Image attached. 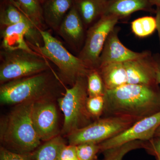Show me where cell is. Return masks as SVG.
<instances>
[{"label":"cell","mask_w":160,"mask_h":160,"mask_svg":"<svg viewBox=\"0 0 160 160\" xmlns=\"http://www.w3.org/2000/svg\"><path fill=\"white\" fill-rule=\"evenodd\" d=\"M156 80L157 83L160 84V62L157 63Z\"/></svg>","instance_id":"cell-31"},{"label":"cell","mask_w":160,"mask_h":160,"mask_svg":"<svg viewBox=\"0 0 160 160\" xmlns=\"http://www.w3.org/2000/svg\"><path fill=\"white\" fill-rule=\"evenodd\" d=\"M144 141H135L103 151L104 157L100 160H123L124 157L132 150L145 148Z\"/></svg>","instance_id":"cell-22"},{"label":"cell","mask_w":160,"mask_h":160,"mask_svg":"<svg viewBox=\"0 0 160 160\" xmlns=\"http://www.w3.org/2000/svg\"><path fill=\"white\" fill-rule=\"evenodd\" d=\"M58 99L64 114L62 133L66 135L90 124V117L86 107L88 98L87 77L81 78Z\"/></svg>","instance_id":"cell-5"},{"label":"cell","mask_w":160,"mask_h":160,"mask_svg":"<svg viewBox=\"0 0 160 160\" xmlns=\"http://www.w3.org/2000/svg\"><path fill=\"white\" fill-rule=\"evenodd\" d=\"M119 20L113 16L103 15L88 29L84 46L78 57L89 69H98L106 40Z\"/></svg>","instance_id":"cell-8"},{"label":"cell","mask_w":160,"mask_h":160,"mask_svg":"<svg viewBox=\"0 0 160 160\" xmlns=\"http://www.w3.org/2000/svg\"><path fill=\"white\" fill-rule=\"evenodd\" d=\"M57 32L72 47L77 48L82 44L84 37V25L74 5L67 12Z\"/></svg>","instance_id":"cell-14"},{"label":"cell","mask_w":160,"mask_h":160,"mask_svg":"<svg viewBox=\"0 0 160 160\" xmlns=\"http://www.w3.org/2000/svg\"><path fill=\"white\" fill-rule=\"evenodd\" d=\"M77 157L76 146L66 145L61 152L60 160H69Z\"/></svg>","instance_id":"cell-28"},{"label":"cell","mask_w":160,"mask_h":160,"mask_svg":"<svg viewBox=\"0 0 160 160\" xmlns=\"http://www.w3.org/2000/svg\"><path fill=\"white\" fill-rule=\"evenodd\" d=\"M160 126V110L154 114L137 121L120 134L99 143L100 152L135 141H149L153 138Z\"/></svg>","instance_id":"cell-9"},{"label":"cell","mask_w":160,"mask_h":160,"mask_svg":"<svg viewBox=\"0 0 160 160\" xmlns=\"http://www.w3.org/2000/svg\"><path fill=\"white\" fill-rule=\"evenodd\" d=\"M51 69L2 84L1 104L16 106L48 97L55 83L53 73L49 72Z\"/></svg>","instance_id":"cell-4"},{"label":"cell","mask_w":160,"mask_h":160,"mask_svg":"<svg viewBox=\"0 0 160 160\" xmlns=\"http://www.w3.org/2000/svg\"><path fill=\"white\" fill-rule=\"evenodd\" d=\"M148 56V52H135L126 48L120 41L118 31L114 28L106 40L100 57L98 68L108 63H124Z\"/></svg>","instance_id":"cell-12"},{"label":"cell","mask_w":160,"mask_h":160,"mask_svg":"<svg viewBox=\"0 0 160 160\" xmlns=\"http://www.w3.org/2000/svg\"><path fill=\"white\" fill-rule=\"evenodd\" d=\"M34 102L16 105L1 120L0 138L4 148L27 156L41 145L32 119Z\"/></svg>","instance_id":"cell-2"},{"label":"cell","mask_w":160,"mask_h":160,"mask_svg":"<svg viewBox=\"0 0 160 160\" xmlns=\"http://www.w3.org/2000/svg\"><path fill=\"white\" fill-rule=\"evenodd\" d=\"M151 5L160 8V0H149Z\"/></svg>","instance_id":"cell-32"},{"label":"cell","mask_w":160,"mask_h":160,"mask_svg":"<svg viewBox=\"0 0 160 160\" xmlns=\"http://www.w3.org/2000/svg\"><path fill=\"white\" fill-rule=\"evenodd\" d=\"M149 0H106L103 15H110L119 18L127 17L140 10L152 11Z\"/></svg>","instance_id":"cell-15"},{"label":"cell","mask_w":160,"mask_h":160,"mask_svg":"<svg viewBox=\"0 0 160 160\" xmlns=\"http://www.w3.org/2000/svg\"><path fill=\"white\" fill-rule=\"evenodd\" d=\"M73 5V0H46L42 6L44 22L52 29L58 31Z\"/></svg>","instance_id":"cell-16"},{"label":"cell","mask_w":160,"mask_h":160,"mask_svg":"<svg viewBox=\"0 0 160 160\" xmlns=\"http://www.w3.org/2000/svg\"><path fill=\"white\" fill-rule=\"evenodd\" d=\"M48 97L35 101L32 119L40 139L46 142L58 136V118L56 106Z\"/></svg>","instance_id":"cell-10"},{"label":"cell","mask_w":160,"mask_h":160,"mask_svg":"<svg viewBox=\"0 0 160 160\" xmlns=\"http://www.w3.org/2000/svg\"><path fill=\"white\" fill-rule=\"evenodd\" d=\"M0 160H29L26 155L12 152L1 146Z\"/></svg>","instance_id":"cell-27"},{"label":"cell","mask_w":160,"mask_h":160,"mask_svg":"<svg viewBox=\"0 0 160 160\" xmlns=\"http://www.w3.org/2000/svg\"><path fill=\"white\" fill-rule=\"evenodd\" d=\"M10 3L19 8L38 30L43 29L44 20L42 0H17L16 2L11 0Z\"/></svg>","instance_id":"cell-20"},{"label":"cell","mask_w":160,"mask_h":160,"mask_svg":"<svg viewBox=\"0 0 160 160\" xmlns=\"http://www.w3.org/2000/svg\"><path fill=\"white\" fill-rule=\"evenodd\" d=\"M37 33L38 31L31 22H21L5 27L1 34L2 50L21 49L34 52L27 42L33 44Z\"/></svg>","instance_id":"cell-11"},{"label":"cell","mask_w":160,"mask_h":160,"mask_svg":"<svg viewBox=\"0 0 160 160\" xmlns=\"http://www.w3.org/2000/svg\"><path fill=\"white\" fill-rule=\"evenodd\" d=\"M145 148L154 156L160 157V137H155L149 140V144H146Z\"/></svg>","instance_id":"cell-29"},{"label":"cell","mask_w":160,"mask_h":160,"mask_svg":"<svg viewBox=\"0 0 160 160\" xmlns=\"http://www.w3.org/2000/svg\"><path fill=\"white\" fill-rule=\"evenodd\" d=\"M155 157L157 160H160V157L158 156H155Z\"/></svg>","instance_id":"cell-34"},{"label":"cell","mask_w":160,"mask_h":160,"mask_svg":"<svg viewBox=\"0 0 160 160\" xmlns=\"http://www.w3.org/2000/svg\"><path fill=\"white\" fill-rule=\"evenodd\" d=\"M87 81L89 97L104 95L106 89L98 69H91L87 75Z\"/></svg>","instance_id":"cell-24"},{"label":"cell","mask_w":160,"mask_h":160,"mask_svg":"<svg viewBox=\"0 0 160 160\" xmlns=\"http://www.w3.org/2000/svg\"><path fill=\"white\" fill-rule=\"evenodd\" d=\"M45 1H46V0H42V1L43 2H45Z\"/></svg>","instance_id":"cell-35"},{"label":"cell","mask_w":160,"mask_h":160,"mask_svg":"<svg viewBox=\"0 0 160 160\" xmlns=\"http://www.w3.org/2000/svg\"><path fill=\"white\" fill-rule=\"evenodd\" d=\"M84 26H88L104 15L106 0H73Z\"/></svg>","instance_id":"cell-18"},{"label":"cell","mask_w":160,"mask_h":160,"mask_svg":"<svg viewBox=\"0 0 160 160\" xmlns=\"http://www.w3.org/2000/svg\"><path fill=\"white\" fill-rule=\"evenodd\" d=\"M136 120L125 117L101 119L68 135L69 145L99 143L114 137L132 126Z\"/></svg>","instance_id":"cell-7"},{"label":"cell","mask_w":160,"mask_h":160,"mask_svg":"<svg viewBox=\"0 0 160 160\" xmlns=\"http://www.w3.org/2000/svg\"><path fill=\"white\" fill-rule=\"evenodd\" d=\"M0 22L3 28L21 22L32 23L19 8L10 2L1 12Z\"/></svg>","instance_id":"cell-21"},{"label":"cell","mask_w":160,"mask_h":160,"mask_svg":"<svg viewBox=\"0 0 160 160\" xmlns=\"http://www.w3.org/2000/svg\"><path fill=\"white\" fill-rule=\"evenodd\" d=\"M66 145L62 137L57 136L41 144L27 158L29 160H60L61 152Z\"/></svg>","instance_id":"cell-19"},{"label":"cell","mask_w":160,"mask_h":160,"mask_svg":"<svg viewBox=\"0 0 160 160\" xmlns=\"http://www.w3.org/2000/svg\"><path fill=\"white\" fill-rule=\"evenodd\" d=\"M79 160H95L97 154L100 152L99 144L84 143L76 146Z\"/></svg>","instance_id":"cell-25"},{"label":"cell","mask_w":160,"mask_h":160,"mask_svg":"<svg viewBox=\"0 0 160 160\" xmlns=\"http://www.w3.org/2000/svg\"><path fill=\"white\" fill-rule=\"evenodd\" d=\"M2 84L41 73L51 69L48 61L38 52L18 50L1 52Z\"/></svg>","instance_id":"cell-6"},{"label":"cell","mask_w":160,"mask_h":160,"mask_svg":"<svg viewBox=\"0 0 160 160\" xmlns=\"http://www.w3.org/2000/svg\"><path fill=\"white\" fill-rule=\"evenodd\" d=\"M132 32L139 38H145L152 34L157 29L156 18L146 16L139 18L131 23Z\"/></svg>","instance_id":"cell-23"},{"label":"cell","mask_w":160,"mask_h":160,"mask_svg":"<svg viewBox=\"0 0 160 160\" xmlns=\"http://www.w3.org/2000/svg\"><path fill=\"white\" fill-rule=\"evenodd\" d=\"M154 137H160V126L156 131Z\"/></svg>","instance_id":"cell-33"},{"label":"cell","mask_w":160,"mask_h":160,"mask_svg":"<svg viewBox=\"0 0 160 160\" xmlns=\"http://www.w3.org/2000/svg\"><path fill=\"white\" fill-rule=\"evenodd\" d=\"M38 31L42 40L43 46L27 42L32 50L55 65L62 79L72 86L80 78L87 77L92 69L78 57L70 53L59 40L49 32L42 29Z\"/></svg>","instance_id":"cell-3"},{"label":"cell","mask_w":160,"mask_h":160,"mask_svg":"<svg viewBox=\"0 0 160 160\" xmlns=\"http://www.w3.org/2000/svg\"><path fill=\"white\" fill-rule=\"evenodd\" d=\"M149 56L124 62L127 73V84L151 86L156 80L157 63Z\"/></svg>","instance_id":"cell-13"},{"label":"cell","mask_w":160,"mask_h":160,"mask_svg":"<svg viewBox=\"0 0 160 160\" xmlns=\"http://www.w3.org/2000/svg\"><path fill=\"white\" fill-rule=\"evenodd\" d=\"M105 88L112 90L127 84V73L124 63H111L98 68Z\"/></svg>","instance_id":"cell-17"},{"label":"cell","mask_w":160,"mask_h":160,"mask_svg":"<svg viewBox=\"0 0 160 160\" xmlns=\"http://www.w3.org/2000/svg\"><path fill=\"white\" fill-rule=\"evenodd\" d=\"M105 107L114 116L131 118L137 121L158 112L160 98L151 86L126 84L107 90Z\"/></svg>","instance_id":"cell-1"},{"label":"cell","mask_w":160,"mask_h":160,"mask_svg":"<svg viewBox=\"0 0 160 160\" xmlns=\"http://www.w3.org/2000/svg\"><path fill=\"white\" fill-rule=\"evenodd\" d=\"M155 12L156 14L155 18L157 22V30H158V33L160 42V8L157 7Z\"/></svg>","instance_id":"cell-30"},{"label":"cell","mask_w":160,"mask_h":160,"mask_svg":"<svg viewBox=\"0 0 160 160\" xmlns=\"http://www.w3.org/2000/svg\"><path fill=\"white\" fill-rule=\"evenodd\" d=\"M104 95L88 97L86 107L89 113L93 117H99L102 114L105 107Z\"/></svg>","instance_id":"cell-26"}]
</instances>
